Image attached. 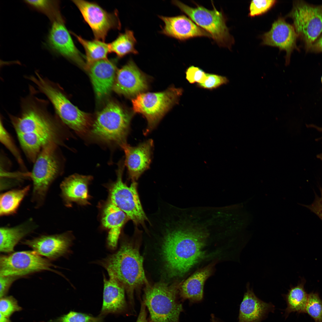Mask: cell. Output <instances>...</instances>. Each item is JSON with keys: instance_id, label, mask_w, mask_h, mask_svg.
<instances>
[{"instance_id": "1", "label": "cell", "mask_w": 322, "mask_h": 322, "mask_svg": "<svg viewBox=\"0 0 322 322\" xmlns=\"http://www.w3.org/2000/svg\"><path fill=\"white\" fill-rule=\"evenodd\" d=\"M149 223L163 232L162 255L171 275H183L205 257L206 234L176 225L169 207L158 208Z\"/></svg>"}, {"instance_id": "2", "label": "cell", "mask_w": 322, "mask_h": 322, "mask_svg": "<svg viewBox=\"0 0 322 322\" xmlns=\"http://www.w3.org/2000/svg\"><path fill=\"white\" fill-rule=\"evenodd\" d=\"M30 88L28 94L21 100L19 114H8L17 134H50L63 139L64 132L61 120L49 111L48 102L36 96L37 91L34 88Z\"/></svg>"}, {"instance_id": "3", "label": "cell", "mask_w": 322, "mask_h": 322, "mask_svg": "<svg viewBox=\"0 0 322 322\" xmlns=\"http://www.w3.org/2000/svg\"><path fill=\"white\" fill-rule=\"evenodd\" d=\"M28 79L47 97L62 123L80 135L87 134L93 123L90 116L71 103L57 84L36 71Z\"/></svg>"}, {"instance_id": "4", "label": "cell", "mask_w": 322, "mask_h": 322, "mask_svg": "<svg viewBox=\"0 0 322 322\" xmlns=\"http://www.w3.org/2000/svg\"><path fill=\"white\" fill-rule=\"evenodd\" d=\"M143 262L138 250L128 243L123 244L117 252L102 262L109 275L114 276L126 288L132 305L134 289L147 283Z\"/></svg>"}, {"instance_id": "5", "label": "cell", "mask_w": 322, "mask_h": 322, "mask_svg": "<svg viewBox=\"0 0 322 322\" xmlns=\"http://www.w3.org/2000/svg\"><path fill=\"white\" fill-rule=\"evenodd\" d=\"M131 117L119 105L110 102L98 114L87 135L94 141L121 147L127 143Z\"/></svg>"}, {"instance_id": "6", "label": "cell", "mask_w": 322, "mask_h": 322, "mask_svg": "<svg viewBox=\"0 0 322 322\" xmlns=\"http://www.w3.org/2000/svg\"><path fill=\"white\" fill-rule=\"evenodd\" d=\"M59 146L55 142L47 145L33 163L30 172L32 182L31 201L36 209L44 205L50 186L61 174L62 165Z\"/></svg>"}, {"instance_id": "7", "label": "cell", "mask_w": 322, "mask_h": 322, "mask_svg": "<svg viewBox=\"0 0 322 322\" xmlns=\"http://www.w3.org/2000/svg\"><path fill=\"white\" fill-rule=\"evenodd\" d=\"M183 92L172 87L161 92L140 93L132 100L134 112L143 115L147 122L145 135L154 129L172 107L178 103Z\"/></svg>"}, {"instance_id": "8", "label": "cell", "mask_w": 322, "mask_h": 322, "mask_svg": "<svg viewBox=\"0 0 322 322\" xmlns=\"http://www.w3.org/2000/svg\"><path fill=\"white\" fill-rule=\"evenodd\" d=\"M177 284L169 286L163 283L147 288L143 301L151 322H179L183 309L177 300Z\"/></svg>"}, {"instance_id": "9", "label": "cell", "mask_w": 322, "mask_h": 322, "mask_svg": "<svg viewBox=\"0 0 322 322\" xmlns=\"http://www.w3.org/2000/svg\"><path fill=\"white\" fill-rule=\"evenodd\" d=\"M117 170V178L109 188L110 201L115 205L131 220L135 227H146L145 222L148 219L143 208L137 190V183L132 182L129 186L123 182V175L124 161L118 162Z\"/></svg>"}, {"instance_id": "10", "label": "cell", "mask_w": 322, "mask_h": 322, "mask_svg": "<svg viewBox=\"0 0 322 322\" xmlns=\"http://www.w3.org/2000/svg\"><path fill=\"white\" fill-rule=\"evenodd\" d=\"M196 25L209 33L220 46L230 49L234 40L226 24V19L222 11H219L213 4V9L209 10L196 4L194 7L178 0L172 1Z\"/></svg>"}, {"instance_id": "11", "label": "cell", "mask_w": 322, "mask_h": 322, "mask_svg": "<svg viewBox=\"0 0 322 322\" xmlns=\"http://www.w3.org/2000/svg\"><path fill=\"white\" fill-rule=\"evenodd\" d=\"M293 21L298 37L308 51L322 32V5L315 6L303 1H294L291 11L287 16Z\"/></svg>"}, {"instance_id": "12", "label": "cell", "mask_w": 322, "mask_h": 322, "mask_svg": "<svg viewBox=\"0 0 322 322\" xmlns=\"http://www.w3.org/2000/svg\"><path fill=\"white\" fill-rule=\"evenodd\" d=\"M55 267L33 250L17 252L0 256V276L20 277L44 270L58 273L52 268Z\"/></svg>"}, {"instance_id": "13", "label": "cell", "mask_w": 322, "mask_h": 322, "mask_svg": "<svg viewBox=\"0 0 322 322\" xmlns=\"http://www.w3.org/2000/svg\"><path fill=\"white\" fill-rule=\"evenodd\" d=\"M72 1L92 29L95 39L104 41L110 30L120 29L117 11L108 12L94 2L82 0Z\"/></svg>"}, {"instance_id": "14", "label": "cell", "mask_w": 322, "mask_h": 322, "mask_svg": "<svg viewBox=\"0 0 322 322\" xmlns=\"http://www.w3.org/2000/svg\"><path fill=\"white\" fill-rule=\"evenodd\" d=\"M45 45L53 53L61 55L85 69L84 58L75 44L64 20L52 23Z\"/></svg>"}, {"instance_id": "15", "label": "cell", "mask_w": 322, "mask_h": 322, "mask_svg": "<svg viewBox=\"0 0 322 322\" xmlns=\"http://www.w3.org/2000/svg\"><path fill=\"white\" fill-rule=\"evenodd\" d=\"M298 36L293 25L279 17L272 24L269 31L261 36V44L278 48L286 52L285 65L289 64L291 54L295 49L298 50L296 41Z\"/></svg>"}, {"instance_id": "16", "label": "cell", "mask_w": 322, "mask_h": 322, "mask_svg": "<svg viewBox=\"0 0 322 322\" xmlns=\"http://www.w3.org/2000/svg\"><path fill=\"white\" fill-rule=\"evenodd\" d=\"M147 79L131 59L117 72L113 90L117 93L134 97L148 88Z\"/></svg>"}, {"instance_id": "17", "label": "cell", "mask_w": 322, "mask_h": 322, "mask_svg": "<svg viewBox=\"0 0 322 322\" xmlns=\"http://www.w3.org/2000/svg\"><path fill=\"white\" fill-rule=\"evenodd\" d=\"M153 142L149 139L136 146L127 143L121 148L124 151L129 179L136 181L143 173L149 168L151 161Z\"/></svg>"}, {"instance_id": "18", "label": "cell", "mask_w": 322, "mask_h": 322, "mask_svg": "<svg viewBox=\"0 0 322 322\" xmlns=\"http://www.w3.org/2000/svg\"><path fill=\"white\" fill-rule=\"evenodd\" d=\"M68 232L50 235H42L31 239L25 240L22 244L32 248L40 256L50 260H55L68 251L71 239Z\"/></svg>"}, {"instance_id": "19", "label": "cell", "mask_w": 322, "mask_h": 322, "mask_svg": "<svg viewBox=\"0 0 322 322\" xmlns=\"http://www.w3.org/2000/svg\"><path fill=\"white\" fill-rule=\"evenodd\" d=\"M159 17L164 24L160 33L167 36L181 41L198 37L212 38L209 33L185 15Z\"/></svg>"}, {"instance_id": "20", "label": "cell", "mask_w": 322, "mask_h": 322, "mask_svg": "<svg viewBox=\"0 0 322 322\" xmlns=\"http://www.w3.org/2000/svg\"><path fill=\"white\" fill-rule=\"evenodd\" d=\"M114 62L108 58L103 59L93 63L87 69L89 71L95 91L98 98L107 95L113 89L116 70Z\"/></svg>"}, {"instance_id": "21", "label": "cell", "mask_w": 322, "mask_h": 322, "mask_svg": "<svg viewBox=\"0 0 322 322\" xmlns=\"http://www.w3.org/2000/svg\"><path fill=\"white\" fill-rule=\"evenodd\" d=\"M92 179L91 176L77 174L65 178L60 188L61 197L66 205L69 206L73 202L82 205L88 204L90 198L88 187Z\"/></svg>"}, {"instance_id": "22", "label": "cell", "mask_w": 322, "mask_h": 322, "mask_svg": "<svg viewBox=\"0 0 322 322\" xmlns=\"http://www.w3.org/2000/svg\"><path fill=\"white\" fill-rule=\"evenodd\" d=\"M246 288L240 305L238 322H261L269 312L274 310V306L258 298L249 283Z\"/></svg>"}, {"instance_id": "23", "label": "cell", "mask_w": 322, "mask_h": 322, "mask_svg": "<svg viewBox=\"0 0 322 322\" xmlns=\"http://www.w3.org/2000/svg\"><path fill=\"white\" fill-rule=\"evenodd\" d=\"M104 281L102 306L100 315L104 316L109 314H119L126 308L124 289L113 275Z\"/></svg>"}, {"instance_id": "24", "label": "cell", "mask_w": 322, "mask_h": 322, "mask_svg": "<svg viewBox=\"0 0 322 322\" xmlns=\"http://www.w3.org/2000/svg\"><path fill=\"white\" fill-rule=\"evenodd\" d=\"M31 218L11 227L2 226L0 228V251L11 253L16 245L22 239L31 233L38 227Z\"/></svg>"}, {"instance_id": "25", "label": "cell", "mask_w": 322, "mask_h": 322, "mask_svg": "<svg viewBox=\"0 0 322 322\" xmlns=\"http://www.w3.org/2000/svg\"><path fill=\"white\" fill-rule=\"evenodd\" d=\"M17 136L26 157L33 163L42 150L48 144L55 142L60 145L63 143V139L49 134L23 133L17 134Z\"/></svg>"}, {"instance_id": "26", "label": "cell", "mask_w": 322, "mask_h": 322, "mask_svg": "<svg viewBox=\"0 0 322 322\" xmlns=\"http://www.w3.org/2000/svg\"><path fill=\"white\" fill-rule=\"evenodd\" d=\"M129 219L126 214L110 201L106 205L102 223L109 230L108 242L112 248L116 246L122 228Z\"/></svg>"}, {"instance_id": "27", "label": "cell", "mask_w": 322, "mask_h": 322, "mask_svg": "<svg viewBox=\"0 0 322 322\" xmlns=\"http://www.w3.org/2000/svg\"><path fill=\"white\" fill-rule=\"evenodd\" d=\"M213 265H209L193 273L182 284L180 294L184 299L197 302L202 299L205 283L212 272Z\"/></svg>"}, {"instance_id": "28", "label": "cell", "mask_w": 322, "mask_h": 322, "mask_svg": "<svg viewBox=\"0 0 322 322\" xmlns=\"http://www.w3.org/2000/svg\"><path fill=\"white\" fill-rule=\"evenodd\" d=\"M305 282V279H302L297 285L290 287L288 293L284 295L287 305L285 310L286 316L292 312L306 313L308 294L304 289Z\"/></svg>"}, {"instance_id": "29", "label": "cell", "mask_w": 322, "mask_h": 322, "mask_svg": "<svg viewBox=\"0 0 322 322\" xmlns=\"http://www.w3.org/2000/svg\"><path fill=\"white\" fill-rule=\"evenodd\" d=\"M30 189L28 185L21 188L15 189L1 194L0 216L14 214L17 212L22 201Z\"/></svg>"}, {"instance_id": "30", "label": "cell", "mask_w": 322, "mask_h": 322, "mask_svg": "<svg viewBox=\"0 0 322 322\" xmlns=\"http://www.w3.org/2000/svg\"><path fill=\"white\" fill-rule=\"evenodd\" d=\"M83 47L86 53V69L92 64L97 61L107 59L110 52L109 44L95 39L88 40L72 33Z\"/></svg>"}, {"instance_id": "31", "label": "cell", "mask_w": 322, "mask_h": 322, "mask_svg": "<svg viewBox=\"0 0 322 322\" xmlns=\"http://www.w3.org/2000/svg\"><path fill=\"white\" fill-rule=\"evenodd\" d=\"M136 43L133 32L126 29L124 32L120 33L114 41L109 43L110 52L115 53L119 58L130 54H138L135 48Z\"/></svg>"}, {"instance_id": "32", "label": "cell", "mask_w": 322, "mask_h": 322, "mask_svg": "<svg viewBox=\"0 0 322 322\" xmlns=\"http://www.w3.org/2000/svg\"><path fill=\"white\" fill-rule=\"evenodd\" d=\"M24 2L33 9L46 15L52 23L64 20L57 0H25Z\"/></svg>"}, {"instance_id": "33", "label": "cell", "mask_w": 322, "mask_h": 322, "mask_svg": "<svg viewBox=\"0 0 322 322\" xmlns=\"http://www.w3.org/2000/svg\"><path fill=\"white\" fill-rule=\"evenodd\" d=\"M0 141L13 155L23 170L25 172H27L19 150L12 137L4 127L1 117Z\"/></svg>"}, {"instance_id": "34", "label": "cell", "mask_w": 322, "mask_h": 322, "mask_svg": "<svg viewBox=\"0 0 322 322\" xmlns=\"http://www.w3.org/2000/svg\"><path fill=\"white\" fill-rule=\"evenodd\" d=\"M306 313L315 322H322V300L318 293L312 292L308 294Z\"/></svg>"}, {"instance_id": "35", "label": "cell", "mask_w": 322, "mask_h": 322, "mask_svg": "<svg viewBox=\"0 0 322 322\" xmlns=\"http://www.w3.org/2000/svg\"><path fill=\"white\" fill-rule=\"evenodd\" d=\"M103 316L91 315L71 311L58 318L55 322H103Z\"/></svg>"}, {"instance_id": "36", "label": "cell", "mask_w": 322, "mask_h": 322, "mask_svg": "<svg viewBox=\"0 0 322 322\" xmlns=\"http://www.w3.org/2000/svg\"><path fill=\"white\" fill-rule=\"evenodd\" d=\"M229 82V80L225 76L207 73V78L205 81L203 83L196 84V86L201 89L212 90Z\"/></svg>"}, {"instance_id": "37", "label": "cell", "mask_w": 322, "mask_h": 322, "mask_svg": "<svg viewBox=\"0 0 322 322\" xmlns=\"http://www.w3.org/2000/svg\"><path fill=\"white\" fill-rule=\"evenodd\" d=\"M277 2L276 0H252L250 5L248 16L253 17L262 15L271 9Z\"/></svg>"}, {"instance_id": "38", "label": "cell", "mask_w": 322, "mask_h": 322, "mask_svg": "<svg viewBox=\"0 0 322 322\" xmlns=\"http://www.w3.org/2000/svg\"><path fill=\"white\" fill-rule=\"evenodd\" d=\"M22 310L18 304L17 301L13 296H4L0 298V312L3 315L8 317L15 312Z\"/></svg>"}, {"instance_id": "39", "label": "cell", "mask_w": 322, "mask_h": 322, "mask_svg": "<svg viewBox=\"0 0 322 322\" xmlns=\"http://www.w3.org/2000/svg\"><path fill=\"white\" fill-rule=\"evenodd\" d=\"M186 79L191 84L203 83L207 78V73L199 67L193 65L186 69Z\"/></svg>"}, {"instance_id": "40", "label": "cell", "mask_w": 322, "mask_h": 322, "mask_svg": "<svg viewBox=\"0 0 322 322\" xmlns=\"http://www.w3.org/2000/svg\"><path fill=\"white\" fill-rule=\"evenodd\" d=\"M321 195H318L315 192V198L313 202L310 205H303L315 214L322 221V188L320 187Z\"/></svg>"}, {"instance_id": "41", "label": "cell", "mask_w": 322, "mask_h": 322, "mask_svg": "<svg viewBox=\"0 0 322 322\" xmlns=\"http://www.w3.org/2000/svg\"><path fill=\"white\" fill-rule=\"evenodd\" d=\"M20 277L12 276H0V297L5 296L11 284Z\"/></svg>"}, {"instance_id": "42", "label": "cell", "mask_w": 322, "mask_h": 322, "mask_svg": "<svg viewBox=\"0 0 322 322\" xmlns=\"http://www.w3.org/2000/svg\"><path fill=\"white\" fill-rule=\"evenodd\" d=\"M146 307L143 301L141 303L140 312L136 322H148L147 319Z\"/></svg>"}, {"instance_id": "43", "label": "cell", "mask_w": 322, "mask_h": 322, "mask_svg": "<svg viewBox=\"0 0 322 322\" xmlns=\"http://www.w3.org/2000/svg\"><path fill=\"white\" fill-rule=\"evenodd\" d=\"M309 51L317 53L322 52V35L312 44Z\"/></svg>"}, {"instance_id": "44", "label": "cell", "mask_w": 322, "mask_h": 322, "mask_svg": "<svg viewBox=\"0 0 322 322\" xmlns=\"http://www.w3.org/2000/svg\"><path fill=\"white\" fill-rule=\"evenodd\" d=\"M9 318L0 313V322H11Z\"/></svg>"}, {"instance_id": "45", "label": "cell", "mask_w": 322, "mask_h": 322, "mask_svg": "<svg viewBox=\"0 0 322 322\" xmlns=\"http://www.w3.org/2000/svg\"><path fill=\"white\" fill-rule=\"evenodd\" d=\"M306 126L308 127H311V128H313L315 129L318 131L322 133V127H319L318 126H316V125H314V124H310V125H307ZM322 139V137H321L320 138H318V139H317V140H320V139Z\"/></svg>"}, {"instance_id": "46", "label": "cell", "mask_w": 322, "mask_h": 322, "mask_svg": "<svg viewBox=\"0 0 322 322\" xmlns=\"http://www.w3.org/2000/svg\"><path fill=\"white\" fill-rule=\"evenodd\" d=\"M317 157L322 161V153L317 155Z\"/></svg>"}, {"instance_id": "47", "label": "cell", "mask_w": 322, "mask_h": 322, "mask_svg": "<svg viewBox=\"0 0 322 322\" xmlns=\"http://www.w3.org/2000/svg\"><path fill=\"white\" fill-rule=\"evenodd\" d=\"M210 322H219V321L213 317H212Z\"/></svg>"}, {"instance_id": "48", "label": "cell", "mask_w": 322, "mask_h": 322, "mask_svg": "<svg viewBox=\"0 0 322 322\" xmlns=\"http://www.w3.org/2000/svg\"><path fill=\"white\" fill-rule=\"evenodd\" d=\"M321 83H322V76L321 77Z\"/></svg>"}]
</instances>
